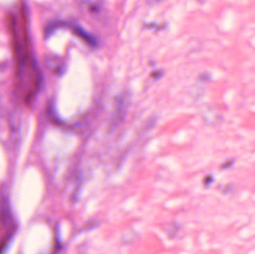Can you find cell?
Instances as JSON below:
<instances>
[{"instance_id": "277c9868", "label": "cell", "mask_w": 255, "mask_h": 254, "mask_svg": "<svg viewBox=\"0 0 255 254\" xmlns=\"http://www.w3.org/2000/svg\"><path fill=\"white\" fill-rule=\"evenodd\" d=\"M233 190H234V185H233V184L229 183L224 186L223 189H222V192L224 194H230V193L233 192Z\"/></svg>"}, {"instance_id": "6da1fadb", "label": "cell", "mask_w": 255, "mask_h": 254, "mask_svg": "<svg viewBox=\"0 0 255 254\" xmlns=\"http://www.w3.org/2000/svg\"><path fill=\"white\" fill-rule=\"evenodd\" d=\"M8 25L14 55L16 89L21 99L28 103L40 89L41 74L32 54L28 8L25 3H20L9 13Z\"/></svg>"}, {"instance_id": "3957f363", "label": "cell", "mask_w": 255, "mask_h": 254, "mask_svg": "<svg viewBox=\"0 0 255 254\" xmlns=\"http://www.w3.org/2000/svg\"><path fill=\"white\" fill-rule=\"evenodd\" d=\"M234 162H235V160H234V159H230V160H226V161L224 162L222 164V165H221V169H222V170L228 169L234 165Z\"/></svg>"}, {"instance_id": "5b68a950", "label": "cell", "mask_w": 255, "mask_h": 254, "mask_svg": "<svg viewBox=\"0 0 255 254\" xmlns=\"http://www.w3.org/2000/svg\"><path fill=\"white\" fill-rule=\"evenodd\" d=\"M213 180H214V178H213V175H207V177H206V179L204 180V183H205L207 186H209L210 184H211L213 182Z\"/></svg>"}, {"instance_id": "7a4b0ae2", "label": "cell", "mask_w": 255, "mask_h": 254, "mask_svg": "<svg viewBox=\"0 0 255 254\" xmlns=\"http://www.w3.org/2000/svg\"><path fill=\"white\" fill-rule=\"evenodd\" d=\"M73 30L78 36L82 37V38L85 40L87 43H89L92 45H97V42H96V39L94 38L93 36H91L90 34H89L87 31H84L82 27L78 26V25H75V26L73 27Z\"/></svg>"}]
</instances>
